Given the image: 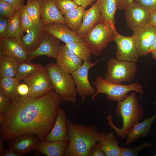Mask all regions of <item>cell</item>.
<instances>
[{
    "mask_svg": "<svg viewBox=\"0 0 156 156\" xmlns=\"http://www.w3.org/2000/svg\"><path fill=\"white\" fill-rule=\"evenodd\" d=\"M63 101L54 91L37 98L16 97L5 113L0 138L6 142L22 135L32 134L44 140Z\"/></svg>",
    "mask_w": 156,
    "mask_h": 156,
    "instance_id": "obj_1",
    "label": "cell"
},
{
    "mask_svg": "<svg viewBox=\"0 0 156 156\" xmlns=\"http://www.w3.org/2000/svg\"><path fill=\"white\" fill-rule=\"evenodd\" d=\"M68 144L65 156H89L93 146L106 133L92 125H84L67 120Z\"/></svg>",
    "mask_w": 156,
    "mask_h": 156,
    "instance_id": "obj_2",
    "label": "cell"
},
{
    "mask_svg": "<svg viewBox=\"0 0 156 156\" xmlns=\"http://www.w3.org/2000/svg\"><path fill=\"white\" fill-rule=\"evenodd\" d=\"M115 113L118 116L122 119V127L119 128L115 125L110 114L107 115L106 118L108 125L119 137L124 139L133 125L139 122L144 114L143 109L138 101L135 92L131 93L123 100L117 102Z\"/></svg>",
    "mask_w": 156,
    "mask_h": 156,
    "instance_id": "obj_3",
    "label": "cell"
},
{
    "mask_svg": "<svg viewBox=\"0 0 156 156\" xmlns=\"http://www.w3.org/2000/svg\"><path fill=\"white\" fill-rule=\"evenodd\" d=\"M46 67L55 92L63 100L75 104L77 102V92L71 74L56 63L50 62Z\"/></svg>",
    "mask_w": 156,
    "mask_h": 156,
    "instance_id": "obj_4",
    "label": "cell"
},
{
    "mask_svg": "<svg viewBox=\"0 0 156 156\" xmlns=\"http://www.w3.org/2000/svg\"><path fill=\"white\" fill-rule=\"evenodd\" d=\"M117 32L107 22L102 19L81 38L91 54L99 56L109 43L114 41Z\"/></svg>",
    "mask_w": 156,
    "mask_h": 156,
    "instance_id": "obj_5",
    "label": "cell"
},
{
    "mask_svg": "<svg viewBox=\"0 0 156 156\" xmlns=\"http://www.w3.org/2000/svg\"><path fill=\"white\" fill-rule=\"evenodd\" d=\"M92 84L96 90L95 93L91 96L94 101L100 93L106 94L109 100L118 102L126 98L130 91H133L140 94L144 92L143 86L140 84L131 83L128 85H122L112 83L106 81L99 75L96 77Z\"/></svg>",
    "mask_w": 156,
    "mask_h": 156,
    "instance_id": "obj_6",
    "label": "cell"
},
{
    "mask_svg": "<svg viewBox=\"0 0 156 156\" xmlns=\"http://www.w3.org/2000/svg\"><path fill=\"white\" fill-rule=\"evenodd\" d=\"M136 62L120 60L111 57L107 62V71L105 79L112 83L120 84L122 82H131L137 70Z\"/></svg>",
    "mask_w": 156,
    "mask_h": 156,
    "instance_id": "obj_7",
    "label": "cell"
},
{
    "mask_svg": "<svg viewBox=\"0 0 156 156\" xmlns=\"http://www.w3.org/2000/svg\"><path fill=\"white\" fill-rule=\"evenodd\" d=\"M23 80L29 87V96L38 97L54 91L46 67H42Z\"/></svg>",
    "mask_w": 156,
    "mask_h": 156,
    "instance_id": "obj_8",
    "label": "cell"
},
{
    "mask_svg": "<svg viewBox=\"0 0 156 156\" xmlns=\"http://www.w3.org/2000/svg\"><path fill=\"white\" fill-rule=\"evenodd\" d=\"M133 31V36L140 56L147 55L153 43L156 29L148 21L138 25Z\"/></svg>",
    "mask_w": 156,
    "mask_h": 156,
    "instance_id": "obj_9",
    "label": "cell"
},
{
    "mask_svg": "<svg viewBox=\"0 0 156 156\" xmlns=\"http://www.w3.org/2000/svg\"><path fill=\"white\" fill-rule=\"evenodd\" d=\"M100 61L98 60L94 63L84 61L79 68L70 74L76 86L77 92L83 103L85 102L86 98L92 96L96 92L89 81L88 73L90 69L96 65Z\"/></svg>",
    "mask_w": 156,
    "mask_h": 156,
    "instance_id": "obj_10",
    "label": "cell"
},
{
    "mask_svg": "<svg viewBox=\"0 0 156 156\" xmlns=\"http://www.w3.org/2000/svg\"><path fill=\"white\" fill-rule=\"evenodd\" d=\"M114 41L116 44V58L119 60L136 62L140 56L133 36L127 37L117 32Z\"/></svg>",
    "mask_w": 156,
    "mask_h": 156,
    "instance_id": "obj_11",
    "label": "cell"
},
{
    "mask_svg": "<svg viewBox=\"0 0 156 156\" xmlns=\"http://www.w3.org/2000/svg\"><path fill=\"white\" fill-rule=\"evenodd\" d=\"M61 46L60 40L46 32L39 46L28 53V62L41 55L56 59Z\"/></svg>",
    "mask_w": 156,
    "mask_h": 156,
    "instance_id": "obj_12",
    "label": "cell"
},
{
    "mask_svg": "<svg viewBox=\"0 0 156 156\" xmlns=\"http://www.w3.org/2000/svg\"><path fill=\"white\" fill-rule=\"evenodd\" d=\"M0 53L15 59L20 64L28 62L29 53L20 38H6L0 41Z\"/></svg>",
    "mask_w": 156,
    "mask_h": 156,
    "instance_id": "obj_13",
    "label": "cell"
},
{
    "mask_svg": "<svg viewBox=\"0 0 156 156\" xmlns=\"http://www.w3.org/2000/svg\"><path fill=\"white\" fill-rule=\"evenodd\" d=\"M124 10L127 26L132 30L138 25L149 21L151 10L135 1Z\"/></svg>",
    "mask_w": 156,
    "mask_h": 156,
    "instance_id": "obj_14",
    "label": "cell"
},
{
    "mask_svg": "<svg viewBox=\"0 0 156 156\" xmlns=\"http://www.w3.org/2000/svg\"><path fill=\"white\" fill-rule=\"evenodd\" d=\"M46 31L62 41L65 44L73 42L83 43L81 37L77 32L72 31L66 25L54 22L44 26Z\"/></svg>",
    "mask_w": 156,
    "mask_h": 156,
    "instance_id": "obj_15",
    "label": "cell"
},
{
    "mask_svg": "<svg viewBox=\"0 0 156 156\" xmlns=\"http://www.w3.org/2000/svg\"><path fill=\"white\" fill-rule=\"evenodd\" d=\"M56 64L71 74L82 65V60L71 51L65 45H61L55 59Z\"/></svg>",
    "mask_w": 156,
    "mask_h": 156,
    "instance_id": "obj_16",
    "label": "cell"
},
{
    "mask_svg": "<svg viewBox=\"0 0 156 156\" xmlns=\"http://www.w3.org/2000/svg\"><path fill=\"white\" fill-rule=\"evenodd\" d=\"M40 7L41 15L44 25L57 22L66 25L65 19L58 9L55 0H37Z\"/></svg>",
    "mask_w": 156,
    "mask_h": 156,
    "instance_id": "obj_17",
    "label": "cell"
},
{
    "mask_svg": "<svg viewBox=\"0 0 156 156\" xmlns=\"http://www.w3.org/2000/svg\"><path fill=\"white\" fill-rule=\"evenodd\" d=\"M40 140L32 134H26L18 136L9 141V148L21 156L35 150Z\"/></svg>",
    "mask_w": 156,
    "mask_h": 156,
    "instance_id": "obj_18",
    "label": "cell"
},
{
    "mask_svg": "<svg viewBox=\"0 0 156 156\" xmlns=\"http://www.w3.org/2000/svg\"><path fill=\"white\" fill-rule=\"evenodd\" d=\"M66 113L60 108L53 126L44 140L49 142L56 140L68 141Z\"/></svg>",
    "mask_w": 156,
    "mask_h": 156,
    "instance_id": "obj_19",
    "label": "cell"
},
{
    "mask_svg": "<svg viewBox=\"0 0 156 156\" xmlns=\"http://www.w3.org/2000/svg\"><path fill=\"white\" fill-rule=\"evenodd\" d=\"M46 31L42 18L34 27L27 32L21 38L28 53L36 49L41 42Z\"/></svg>",
    "mask_w": 156,
    "mask_h": 156,
    "instance_id": "obj_20",
    "label": "cell"
},
{
    "mask_svg": "<svg viewBox=\"0 0 156 156\" xmlns=\"http://www.w3.org/2000/svg\"><path fill=\"white\" fill-rule=\"evenodd\" d=\"M101 19L100 0H97L90 9L84 12L82 25L77 33L81 37Z\"/></svg>",
    "mask_w": 156,
    "mask_h": 156,
    "instance_id": "obj_21",
    "label": "cell"
},
{
    "mask_svg": "<svg viewBox=\"0 0 156 156\" xmlns=\"http://www.w3.org/2000/svg\"><path fill=\"white\" fill-rule=\"evenodd\" d=\"M156 118V115L145 118L143 121L135 123L128 133L125 142L127 146L133 142L138 138L147 135L150 133L153 123Z\"/></svg>",
    "mask_w": 156,
    "mask_h": 156,
    "instance_id": "obj_22",
    "label": "cell"
},
{
    "mask_svg": "<svg viewBox=\"0 0 156 156\" xmlns=\"http://www.w3.org/2000/svg\"><path fill=\"white\" fill-rule=\"evenodd\" d=\"M68 144V141L59 140L49 142L40 140L35 150L47 156H63Z\"/></svg>",
    "mask_w": 156,
    "mask_h": 156,
    "instance_id": "obj_23",
    "label": "cell"
},
{
    "mask_svg": "<svg viewBox=\"0 0 156 156\" xmlns=\"http://www.w3.org/2000/svg\"><path fill=\"white\" fill-rule=\"evenodd\" d=\"M98 144L106 156H119L121 147L112 131L102 136Z\"/></svg>",
    "mask_w": 156,
    "mask_h": 156,
    "instance_id": "obj_24",
    "label": "cell"
},
{
    "mask_svg": "<svg viewBox=\"0 0 156 156\" xmlns=\"http://www.w3.org/2000/svg\"><path fill=\"white\" fill-rule=\"evenodd\" d=\"M100 9L102 19L116 30L115 15L118 9L116 0H100Z\"/></svg>",
    "mask_w": 156,
    "mask_h": 156,
    "instance_id": "obj_25",
    "label": "cell"
},
{
    "mask_svg": "<svg viewBox=\"0 0 156 156\" xmlns=\"http://www.w3.org/2000/svg\"><path fill=\"white\" fill-rule=\"evenodd\" d=\"M85 9V8L79 6L64 15L66 25L72 31L77 32L80 29L82 24Z\"/></svg>",
    "mask_w": 156,
    "mask_h": 156,
    "instance_id": "obj_26",
    "label": "cell"
},
{
    "mask_svg": "<svg viewBox=\"0 0 156 156\" xmlns=\"http://www.w3.org/2000/svg\"><path fill=\"white\" fill-rule=\"evenodd\" d=\"M19 62L15 59L0 53V77H14Z\"/></svg>",
    "mask_w": 156,
    "mask_h": 156,
    "instance_id": "obj_27",
    "label": "cell"
},
{
    "mask_svg": "<svg viewBox=\"0 0 156 156\" xmlns=\"http://www.w3.org/2000/svg\"><path fill=\"white\" fill-rule=\"evenodd\" d=\"M20 9H17L13 15L8 19L6 38L21 39L23 36L20 23Z\"/></svg>",
    "mask_w": 156,
    "mask_h": 156,
    "instance_id": "obj_28",
    "label": "cell"
},
{
    "mask_svg": "<svg viewBox=\"0 0 156 156\" xmlns=\"http://www.w3.org/2000/svg\"><path fill=\"white\" fill-rule=\"evenodd\" d=\"M19 82L15 77H0V92L12 100L18 96L16 90Z\"/></svg>",
    "mask_w": 156,
    "mask_h": 156,
    "instance_id": "obj_29",
    "label": "cell"
},
{
    "mask_svg": "<svg viewBox=\"0 0 156 156\" xmlns=\"http://www.w3.org/2000/svg\"><path fill=\"white\" fill-rule=\"evenodd\" d=\"M65 45L82 60L92 62L90 51L84 42H73L66 43Z\"/></svg>",
    "mask_w": 156,
    "mask_h": 156,
    "instance_id": "obj_30",
    "label": "cell"
},
{
    "mask_svg": "<svg viewBox=\"0 0 156 156\" xmlns=\"http://www.w3.org/2000/svg\"><path fill=\"white\" fill-rule=\"evenodd\" d=\"M42 67L41 65L25 62L19 64L16 75L14 77L19 81L24 80L26 77Z\"/></svg>",
    "mask_w": 156,
    "mask_h": 156,
    "instance_id": "obj_31",
    "label": "cell"
},
{
    "mask_svg": "<svg viewBox=\"0 0 156 156\" xmlns=\"http://www.w3.org/2000/svg\"><path fill=\"white\" fill-rule=\"evenodd\" d=\"M27 12L35 24L40 20V5L37 0H27L25 5Z\"/></svg>",
    "mask_w": 156,
    "mask_h": 156,
    "instance_id": "obj_32",
    "label": "cell"
},
{
    "mask_svg": "<svg viewBox=\"0 0 156 156\" xmlns=\"http://www.w3.org/2000/svg\"><path fill=\"white\" fill-rule=\"evenodd\" d=\"M20 23L23 32H27L32 28L35 25L32 19L28 14L24 5L20 8Z\"/></svg>",
    "mask_w": 156,
    "mask_h": 156,
    "instance_id": "obj_33",
    "label": "cell"
},
{
    "mask_svg": "<svg viewBox=\"0 0 156 156\" xmlns=\"http://www.w3.org/2000/svg\"><path fill=\"white\" fill-rule=\"evenodd\" d=\"M58 9L63 15L69 11L72 10L78 6L73 0H55Z\"/></svg>",
    "mask_w": 156,
    "mask_h": 156,
    "instance_id": "obj_34",
    "label": "cell"
},
{
    "mask_svg": "<svg viewBox=\"0 0 156 156\" xmlns=\"http://www.w3.org/2000/svg\"><path fill=\"white\" fill-rule=\"evenodd\" d=\"M151 144L145 142L141 144L133 147L125 148L121 147L119 156H137L144 148L151 146Z\"/></svg>",
    "mask_w": 156,
    "mask_h": 156,
    "instance_id": "obj_35",
    "label": "cell"
},
{
    "mask_svg": "<svg viewBox=\"0 0 156 156\" xmlns=\"http://www.w3.org/2000/svg\"><path fill=\"white\" fill-rule=\"evenodd\" d=\"M16 10L14 6L0 0V17L8 19L13 15Z\"/></svg>",
    "mask_w": 156,
    "mask_h": 156,
    "instance_id": "obj_36",
    "label": "cell"
},
{
    "mask_svg": "<svg viewBox=\"0 0 156 156\" xmlns=\"http://www.w3.org/2000/svg\"><path fill=\"white\" fill-rule=\"evenodd\" d=\"M12 103V100L0 92V113L5 114Z\"/></svg>",
    "mask_w": 156,
    "mask_h": 156,
    "instance_id": "obj_37",
    "label": "cell"
},
{
    "mask_svg": "<svg viewBox=\"0 0 156 156\" xmlns=\"http://www.w3.org/2000/svg\"><path fill=\"white\" fill-rule=\"evenodd\" d=\"M135 1L150 10H156V0H135Z\"/></svg>",
    "mask_w": 156,
    "mask_h": 156,
    "instance_id": "obj_38",
    "label": "cell"
},
{
    "mask_svg": "<svg viewBox=\"0 0 156 156\" xmlns=\"http://www.w3.org/2000/svg\"><path fill=\"white\" fill-rule=\"evenodd\" d=\"M8 19L0 17V41L6 38Z\"/></svg>",
    "mask_w": 156,
    "mask_h": 156,
    "instance_id": "obj_39",
    "label": "cell"
},
{
    "mask_svg": "<svg viewBox=\"0 0 156 156\" xmlns=\"http://www.w3.org/2000/svg\"><path fill=\"white\" fill-rule=\"evenodd\" d=\"M18 96H28L29 92L28 86L26 83H19L17 88Z\"/></svg>",
    "mask_w": 156,
    "mask_h": 156,
    "instance_id": "obj_40",
    "label": "cell"
},
{
    "mask_svg": "<svg viewBox=\"0 0 156 156\" xmlns=\"http://www.w3.org/2000/svg\"><path fill=\"white\" fill-rule=\"evenodd\" d=\"M89 156H106V155L97 143L92 148Z\"/></svg>",
    "mask_w": 156,
    "mask_h": 156,
    "instance_id": "obj_41",
    "label": "cell"
},
{
    "mask_svg": "<svg viewBox=\"0 0 156 156\" xmlns=\"http://www.w3.org/2000/svg\"><path fill=\"white\" fill-rule=\"evenodd\" d=\"M135 0H116L117 8L120 10H124L132 3Z\"/></svg>",
    "mask_w": 156,
    "mask_h": 156,
    "instance_id": "obj_42",
    "label": "cell"
},
{
    "mask_svg": "<svg viewBox=\"0 0 156 156\" xmlns=\"http://www.w3.org/2000/svg\"><path fill=\"white\" fill-rule=\"evenodd\" d=\"M14 6L17 9H20L24 5L25 0H2Z\"/></svg>",
    "mask_w": 156,
    "mask_h": 156,
    "instance_id": "obj_43",
    "label": "cell"
},
{
    "mask_svg": "<svg viewBox=\"0 0 156 156\" xmlns=\"http://www.w3.org/2000/svg\"><path fill=\"white\" fill-rule=\"evenodd\" d=\"M75 1L78 6H81L86 8L90 5L94 1L97 0H73Z\"/></svg>",
    "mask_w": 156,
    "mask_h": 156,
    "instance_id": "obj_44",
    "label": "cell"
},
{
    "mask_svg": "<svg viewBox=\"0 0 156 156\" xmlns=\"http://www.w3.org/2000/svg\"><path fill=\"white\" fill-rule=\"evenodd\" d=\"M0 156H21L19 154L15 152L11 148H9L3 151L0 154Z\"/></svg>",
    "mask_w": 156,
    "mask_h": 156,
    "instance_id": "obj_45",
    "label": "cell"
},
{
    "mask_svg": "<svg viewBox=\"0 0 156 156\" xmlns=\"http://www.w3.org/2000/svg\"><path fill=\"white\" fill-rule=\"evenodd\" d=\"M149 21L151 24L156 29V10H151Z\"/></svg>",
    "mask_w": 156,
    "mask_h": 156,
    "instance_id": "obj_46",
    "label": "cell"
},
{
    "mask_svg": "<svg viewBox=\"0 0 156 156\" xmlns=\"http://www.w3.org/2000/svg\"><path fill=\"white\" fill-rule=\"evenodd\" d=\"M5 117V114L0 113V125L3 123Z\"/></svg>",
    "mask_w": 156,
    "mask_h": 156,
    "instance_id": "obj_47",
    "label": "cell"
},
{
    "mask_svg": "<svg viewBox=\"0 0 156 156\" xmlns=\"http://www.w3.org/2000/svg\"><path fill=\"white\" fill-rule=\"evenodd\" d=\"M156 49V35L154 40V42L150 50V53H151L153 51Z\"/></svg>",
    "mask_w": 156,
    "mask_h": 156,
    "instance_id": "obj_48",
    "label": "cell"
},
{
    "mask_svg": "<svg viewBox=\"0 0 156 156\" xmlns=\"http://www.w3.org/2000/svg\"><path fill=\"white\" fill-rule=\"evenodd\" d=\"M3 140L0 138V154L4 150L3 148Z\"/></svg>",
    "mask_w": 156,
    "mask_h": 156,
    "instance_id": "obj_49",
    "label": "cell"
},
{
    "mask_svg": "<svg viewBox=\"0 0 156 156\" xmlns=\"http://www.w3.org/2000/svg\"><path fill=\"white\" fill-rule=\"evenodd\" d=\"M151 53L152 57L156 60V49L153 51Z\"/></svg>",
    "mask_w": 156,
    "mask_h": 156,
    "instance_id": "obj_50",
    "label": "cell"
},
{
    "mask_svg": "<svg viewBox=\"0 0 156 156\" xmlns=\"http://www.w3.org/2000/svg\"><path fill=\"white\" fill-rule=\"evenodd\" d=\"M155 105L156 106V102H155ZM155 114L156 115V113Z\"/></svg>",
    "mask_w": 156,
    "mask_h": 156,
    "instance_id": "obj_51",
    "label": "cell"
},
{
    "mask_svg": "<svg viewBox=\"0 0 156 156\" xmlns=\"http://www.w3.org/2000/svg\"><path fill=\"white\" fill-rule=\"evenodd\" d=\"M155 156H156V154H155Z\"/></svg>",
    "mask_w": 156,
    "mask_h": 156,
    "instance_id": "obj_52",
    "label": "cell"
}]
</instances>
